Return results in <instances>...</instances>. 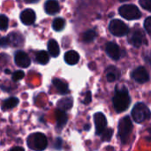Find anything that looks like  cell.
I'll list each match as a JSON object with an SVG mask.
<instances>
[{
  "label": "cell",
  "instance_id": "1",
  "mask_svg": "<svg viewBox=\"0 0 151 151\" xmlns=\"http://www.w3.org/2000/svg\"><path fill=\"white\" fill-rule=\"evenodd\" d=\"M131 102L128 91L126 87L116 91V94L113 97V106L117 112H123L127 109Z\"/></svg>",
  "mask_w": 151,
  "mask_h": 151
},
{
  "label": "cell",
  "instance_id": "2",
  "mask_svg": "<svg viewBox=\"0 0 151 151\" xmlns=\"http://www.w3.org/2000/svg\"><path fill=\"white\" fill-rule=\"evenodd\" d=\"M27 145L31 150L35 151L44 150L48 146V140L42 133H35L27 138Z\"/></svg>",
  "mask_w": 151,
  "mask_h": 151
},
{
  "label": "cell",
  "instance_id": "3",
  "mask_svg": "<svg viewBox=\"0 0 151 151\" xmlns=\"http://www.w3.org/2000/svg\"><path fill=\"white\" fill-rule=\"evenodd\" d=\"M132 117L136 123L141 124L150 117V111L145 104L137 103L132 110Z\"/></svg>",
  "mask_w": 151,
  "mask_h": 151
},
{
  "label": "cell",
  "instance_id": "4",
  "mask_svg": "<svg viewBox=\"0 0 151 151\" xmlns=\"http://www.w3.org/2000/svg\"><path fill=\"white\" fill-rule=\"evenodd\" d=\"M133 129V123L129 117L122 118L119 125V135L122 143H126L128 140V136Z\"/></svg>",
  "mask_w": 151,
  "mask_h": 151
},
{
  "label": "cell",
  "instance_id": "5",
  "mask_svg": "<svg viewBox=\"0 0 151 151\" xmlns=\"http://www.w3.org/2000/svg\"><path fill=\"white\" fill-rule=\"evenodd\" d=\"M119 14L127 20H137L142 16L139 8L134 4H124L119 9Z\"/></svg>",
  "mask_w": 151,
  "mask_h": 151
},
{
  "label": "cell",
  "instance_id": "6",
  "mask_svg": "<svg viewBox=\"0 0 151 151\" xmlns=\"http://www.w3.org/2000/svg\"><path fill=\"white\" fill-rule=\"evenodd\" d=\"M109 28H110L111 33L116 36H126L129 31L127 24H125L120 20H112L109 25Z\"/></svg>",
  "mask_w": 151,
  "mask_h": 151
},
{
  "label": "cell",
  "instance_id": "7",
  "mask_svg": "<svg viewBox=\"0 0 151 151\" xmlns=\"http://www.w3.org/2000/svg\"><path fill=\"white\" fill-rule=\"evenodd\" d=\"M14 61H15V63H16L17 66H19L20 68H23V69H26V68L29 67L30 66V63H31L30 58L23 51H18L15 53Z\"/></svg>",
  "mask_w": 151,
  "mask_h": 151
},
{
  "label": "cell",
  "instance_id": "8",
  "mask_svg": "<svg viewBox=\"0 0 151 151\" xmlns=\"http://www.w3.org/2000/svg\"><path fill=\"white\" fill-rule=\"evenodd\" d=\"M133 78L139 84H144L150 80V76L148 71L144 67H139L137 68L132 75Z\"/></svg>",
  "mask_w": 151,
  "mask_h": 151
},
{
  "label": "cell",
  "instance_id": "9",
  "mask_svg": "<svg viewBox=\"0 0 151 151\" xmlns=\"http://www.w3.org/2000/svg\"><path fill=\"white\" fill-rule=\"evenodd\" d=\"M94 121L96 124V134H102L107 125V120L105 116L103 113H96L94 116Z\"/></svg>",
  "mask_w": 151,
  "mask_h": 151
},
{
  "label": "cell",
  "instance_id": "10",
  "mask_svg": "<svg viewBox=\"0 0 151 151\" xmlns=\"http://www.w3.org/2000/svg\"><path fill=\"white\" fill-rule=\"evenodd\" d=\"M36 19L35 12L32 9H25L20 13V20L25 25H32L35 23Z\"/></svg>",
  "mask_w": 151,
  "mask_h": 151
},
{
  "label": "cell",
  "instance_id": "11",
  "mask_svg": "<svg viewBox=\"0 0 151 151\" xmlns=\"http://www.w3.org/2000/svg\"><path fill=\"white\" fill-rule=\"evenodd\" d=\"M106 53L112 60H119L120 57V50L118 44L110 42L106 44Z\"/></svg>",
  "mask_w": 151,
  "mask_h": 151
},
{
  "label": "cell",
  "instance_id": "12",
  "mask_svg": "<svg viewBox=\"0 0 151 151\" xmlns=\"http://www.w3.org/2000/svg\"><path fill=\"white\" fill-rule=\"evenodd\" d=\"M59 4L57 0H47L44 4L45 12L50 15H54L59 12Z\"/></svg>",
  "mask_w": 151,
  "mask_h": 151
},
{
  "label": "cell",
  "instance_id": "13",
  "mask_svg": "<svg viewBox=\"0 0 151 151\" xmlns=\"http://www.w3.org/2000/svg\"><path fill=\"white\" fill-rule=\"evenodd\" d=\"M55 115H56L57 126H58V128H63L66 125L67 120H68V117H67L65 112V111H62L60 109H58V110H56Z\"/></svg>",
  "mask_w": 151,
  "mask_h": 151
},
{
  "label": "cell",
  "instance_id": "14",
  "mask_svg": "<svg viewBox=\"0 0 151 151\" xmlns=\"http://www.w3.org/2000/svg\"><path fill=\"white\" fill-rule=\"evenodd\" d=\"M80 60V55L75 51H68L65 54V61L69 65H75Z\"/></svg>",
  "mask_w": 151,
  "mask_h": 151
},
{
  "label": "cell",
  "instance_id": "15",
  "mask_svg": "<svg viewBox=\"0 0 151 151\" xmlns=\"http://www.w3.org/2000/svg\"><path fill=\"white\" fill-rule=\"evenodd\" d=\"M8 38H9L10 44L13 45V46H19V45L22 44L24 42V38H23L22 35H20L19 33H15V32L11 33L8 36Z\"/></svg>",
  "mask_w": 151,
  "mask_h": 151
},
{
  "label": "cell",
  "instance_id": "16",
  "mask_svg": "<svg viewBox=\"0 0 151 151\" xmlns=\"http://www.w3.org/2000/svg\"><path fill=\"white\" fill-rule=\"evenodd\" d=\"M48 51L50 53V54L52 57H58L60 53V49H59V45L58 44V42L54 39H51L49 41L48 43Z\"/></svg>",
  "mask_w": 151,
  "mask_h": 151
},
{
  "label": "cell",
  "instance_id": "17",
  "mask_svg": "<svg viewBox=\"0 0 151 151\" xmlns=\"http://www.w3.org/2000/svg\"><path fill=\"white\" fill-rule=\"evenodd\" d=\"M107 80L109 82H114L118 80L120 77V72L119 70L115 68V67H110L107 69V74H106Z\"/></svg>",
  "mask_w": 151,
  "mask_h": 151
},
{
  "label": "cell",
  "instance_id": "18",
  "mask_svg": "<svg viewBox=\"0 0 151 151\" xmlns=\"http://www.w3.org/2000/svg\"><path fill=\"white\" fill-rule=\"evenodd\" d=\"M52 83L54 85V86L56 87V89L58 91L59 93L61 94H65L68 93V85L62 80L58 79V78H54L52 80Z\"/></svg>",
  "mask_w": 151,
  "mask_h": 151
},
{
  "label": "cell",
  "instance_id": "19",
  "mask_svg": "<svg viewBox=\"0 0 151 151\" xmlns=\"http://www.w3.org/2000/svg\"><path fill=\"white\" fill-rule=\"evenodd\" d=\"M57 105H58V109L62 111H65V110L70 109L73 107V100L71 98H63L58 101Z\"/></svg>",
  "mask_w": 151,
  "mask_h": 151
},
{
  "label": "cell",
  "instance_id": "20",
  "mask_svg": "<svg viewBox=\"0 0 151 151\" xmlns=\"http://www.w3.org/2000/svg\"><path fill=\"white\" fill-rule=\"evenodd\" d=\"M142 42H143V34H142V32L140 31V30L135 31L133 34L132 37H131L132 44L134 46H135V47H140L142 45Z\"/></svg>",
  "mask_w": 151,
  "mask_h": 151
},
{
  "label": "cell",
  "instance_id": "21",
  "mask_svg": "<svg viewBox=\"0 0 151 151\" xmlns=\"http://www.w3.org/2000/svg\"><path fill=\"white\" fill-rule=\"evenodd\" d=\"M18 104H19V99L16 97H11L4 101L2 109L3 110H8V109L15 108Z\"/></svg>",
  "mask_w": 151,
  "mask_h": 151
},
{
  "label": "cell",
  "instance_id": "22",
  "mask_svg": "<svg viewBox=\"0 0 151 151\" xmlns=\"http://www.w3.org/2000/svg\"><path fill=\"white\" fill-rule=\"evenodd\" d=\"M36 61L38 63L42 64V65H45L49 62L50 61V57L47 52L45 51H40L36 53Z\"/></svg>",
  "mask_w": 151,
  "mask_h": 151
},
{
  "label": "cell",
  "instance_id": "23",
  "mask_svg": "<svg viewBox=\"0 0 151 151\" xmlns=\"http://www.w3.org/2000/svg\"><path fill=\"white\" fill-rule=\"evenodd\" d=\"M65 25V21L63 18H56L52 22V28L56 31H61Z\"/></svg>",
  "mask_w": 151,
  "mask_h": 151
},
{
  "label": "cell",
  "instance_id": "24",
  "mask_svg": "<svg viewBox=\"0 0 151 151\" xmlns=\"http://www.w3.org/2000/svg\"><path fill=\"white\" fill-rule=\"evenodd\" d=\"M96 34L94 30H88L83 34L82 40L85 43H90L96 38Z\"/></svg>",
  "mask_w": 151,
  "mask_h": 151
},
{
  "label": "cell",
  "instance_id": "25",
  "mask_svg": "<svg viewBox=\"0 0 151 151\" xmlns=\"http://www.w3.org/2000/svg\"><path fill=\"white\" fill-rule=\"evenodd\" d=\"M8 24H9V20L8 18L4 15L0 14V30H6L8 28Z\"/></svg>",
  "mask_w": 151,
  "mask_h": 151
},
{
  "label": "cell",
  "instance_id": "26",
  "mask_svg": "<svg viewBox=\"0 0 151 151\" xmlns=\"http://www.w3.org/2000/svg\"><path fill=\"white\" fill-rule=\"evenodd\" d=\"M112 134H113L112 129H105L102 133V140L104 142H109V141H111V139L112 137Z\"/></svg>",
  "mask_w": 151,
  "mask_h": 151
},
{
  "label": "cell",
  "instance_id": "27",
  "mask_svg": "<svg viewBox=\"0 0 151 151\" xmlns=\"http://www.w3.org/2000/svg\"><path fill=\"white\" fill-rule=\"evenodd\" d=\"M24 77H25V73H24L22 70H17V71H15V72L13 73L12 78V80H13L14 82H17V81L21 80Z\"/></svg>",
  "mask_w": 151,
  "mask_h": 151
},
{
  "label": "cell",
  "instance_id": "28",
  "mask_svg": "<svg viewBox=\"0 0 151 151\" xmlns=\"http://www.w3.org/2000/svg\"><path fill=\"white\" fill-rule=\"evenodd\" d=\"M139 3L143 9L151 12V0H140Z\"/></svg>",
  "mask_w": 151,
  "mask_h": 151
},
{
  "label": "cell",
  "instance_id": "29",
  "mask_svg": "<svg viewBox=\"0 0 151 151\" xmlns=\"http://www.w3.org/2000/svg\"><path fill=\"white\" fill-rule=\"evenodd\" d=\"M10 44V42H9V38L8 36H3L0 38V47H6Z\"/></svg>",
  "mask_w": 151,
  "mask_h": 151
},
{
  "label": "cell",
  "instance_id": "30",
  "mask_svg": "<svg viewBox=\"0 0 151 151\" xmlns=\"http://www.w3.org/2000/svg\"><path fill=\"white\" fill-rule=\"evenodd\" d=\"M144 27H145V29L151 34V17H149L146 19V20L144 22Z\"/></svg>",
  "mask_w": 151,
  "mask_h": 151
},
{
  "label": "cell",
  "instance_id": "31",
  "mask_svg": "<svg viewBox=\"0 0 151 151\" xmlns=\"http://www.w3.org/2000/svg\"><path fill=\"white\" fill-rule=\"evenodd\" d=\"M90 101H91V93H90V92H88V93H86V96H85V98H84L83 102H84L85 104H88Z\"/></svg>",
  "mask_w": 151,
  "mask_h": 151
},
{
  "label": "cell",
  "instance_id": "32",
  "mask_svg": "<svg viewBox=\"0 0 151 151\" xmlns=\"http://www.w3.org/2000/svg\"><path fill=\"white\" fill-rule=\"evenodd\" d=\"M10 151H25V150L22 147H14Z\"/></svg>",
  "mask_w": 151,
  "mask_h": 151
},
{
  "label": "cell",
  "instance_id": "33",
  "mask_svg": "<svg viewBox=\"0 0 151 151\" xmlns=\"http://www.w3.org/2000/svg\"><path fill=\"white\" fill-rule=\"evenodd\" d=\"M24 1L27 4H34V3H37L39 0H24Z\"/></svg>",
  "mask_w": 151,
  "mask_h": 151
},
{
  "label": "cell",
  "instance_id": "34",
  "mask_svg": "<svg viewBox=\"0 0 151 151\" xmlns=\"http://www.w3.org/2000/svg\"><path fill=\"white\" fill-rule=\"evenodd\" d=\"M89 128H90V125H85V130L87 131V130H89Z\"/></svg>",
  "mask_w": 151,
  "mask_h": 151
},
{
  "label": "cell",
  "instance_id": "35",
  "mask_svg": "<svg viewBox=\"0 0 151 151\" xmlns=\"http://www.w3.org/2000/svg\"><path fill=\"white\" fill-rule=\"evenodd\" d=\"M5 73H7V74H8V73H10V71H9V70H6V69H5Z\"/></svg>",
  "mask_w": 151,
  "mask_h": 151
},
{
  "label": "cell",
  "instance_id": "36",
  "mask_svg": "<svg viewBox=\"0 0 151 151\" xmlns=\"http://www.w3.org/2000/svg\"><path fill=\"white\" fill-rule=\"evenodd\" d=\"M120 2H124V1H127V0H119Z\"/></svg>",
  "mask_w": 151,
  "mask_h": 151
}]
</instances>
